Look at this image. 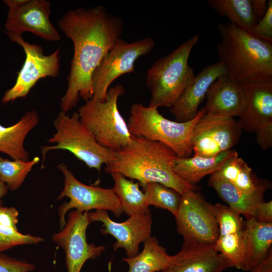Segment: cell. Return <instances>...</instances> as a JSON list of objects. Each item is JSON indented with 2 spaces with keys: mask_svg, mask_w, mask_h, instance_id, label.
Instances as JSON below:
<instances>
[{
  "mask_svg": "<svg viewBox=\"0 0 272 272\" xmlns=\"http://www.w3.org/2000/svg\"><path fill=\"white\" fill-rule=\"evenodd\" d=\"M58 26L74 46L67 88L60 102L61 111L66 113L77 105L80 97L86 102L92 97L93 74L120 37L123 23L99 6L70 10Z\"/></svg>",
  "mask_w": 272,
  "mask_h": 272,
  "instance_id": "obj_1",
  "label": "cell"
},
{
  "mask_svg": "<svg viewBox=\"0 0 272 272\" xmlns=\"http://www.w3.org/2000/svg\"><path fill=\"white\" fill-rule=\"evenodd\" d=\"M177 157L171 149L160 142L132 136L126 146L112 151L105 171L136 179L142 188L150 182L159 183L181 195L195 190L196 187L184 181L173 172L172 163Z\"/></svg>",
  "mask_w": 272,
  "mask_h": 272,
  "instance_id": "obj_2",
  "label": "cell"
},
{
  "mask_svg": "<svg viewBox=\"0 0 272 272\" xmlns=\"http://www.w3.org/2000/svg\"><path fill=\"white\" fill-rule=\"evenodd\" d=\"M217 51L226 74L241 84L272 81V42L255 37L230 22L217 26Z\"/></svg>",
  "mask_w": 272,
  "mask_h": 272,
  "instance_id": "obj_3",
  "label": "cell"
},
{
  "mask_svg": "<svg viewBox=\"0 0 272 272\" xmlns=\"http://www.w3.org/2000/svg\"><path fill=\"white\" fill-rule=\"evenodd\" d=\"M198 40V34L192 36L148 69L146 82L151 93L149 106L170 108L175 104L195 77L188 59Z\"/></svg>",
  "mask_w": 272,
  "mask_h": 272,
  "instance_id": "obj_4",
  "label": "cell"
},
{
  "mask_svg": "<svg viewBox=\"0 0 272 272\" xmlns=\"http://www.w3.org/2000/svg\"><path fill=\"white\" fill-rule=\"evenodd\" d=\"M201 107L195 117L184 122L172 121L161 114L156 107L135 103L131 106L127 123L132 136L160 142L180 158L191 157V139L193 128L205 114Z\"/></svg>",
  "mask_w": 272,
  "mask_h": 272,
  "instance_id": "obj_5",
  "label": "cell"
},
{
  "mask_svg": "<svg viewBox=\"0 0 272 272\" xmlns=\"http://www.w3.org/2000/svg\"><path fill=\"white\" fill-rule=\"evenodd\" d=\"M124 92L122 85H116L109 88L104 101L92 97L81 105L77 112L80 122L92 133L96 141L112 151L126 146L132 137L118 109V99Z\"/></svg>",
  "mask_w": 272,
  "mask_h": 272,
  "instance_id": "obj_6",
  "label": "cell"
},
{
  "mask_svg": "<svg viewBox=\"0 0 272 272\" xmlns=\"http://www.w3.org/2000/svg\"><path fill=\"white\" fill-rule=\"evenodd\" d=\"M56 132L47 141L54 146L41 148L43 162L49 151L66 150L72 153L88 167L101 171L112 157V151L101 146L92 133L80 122L77 112L71 116L60 111L53 120Z\"/></svg>",
  "mask_w": 272,
  "mask_h": 272,
  "instance_id": "obj_7",
  "label": "cell"
},
{
  "mask_svg": "<svg viewBox=\"0 0 272 272\" xmlns=\"http://www.w3.org/2000/svg\"><path fill=\"white\" fill-rule=\"evenodd\" d=\"M155 45L149 37L131 42L119 38L93 74L92 98L104 101L111 84L121 75L133 72L136 60L150 53Z\"/></svg>",
  "mask_w": 272,
  "mask_h": 272,
  "instance_id": "obj_8",
  "label": "cell"
},
{
  "mask_svg": "<svg viewBox=\"0 0 272 272\" xmlns=\"http://www.w3.org/2000/svg\"><path fill=\"white\" fill-rule=\"evenodd\" d=\"M195 190H189L181 195L174 215L177 231L185 243L215 245L219 225L214 205Z\"/></svg>",
  "mask_w": 272,
  "mask_h": 272,
  "instance_id": "obj_9",
  "label": "cell"
},
{
  "mask_svg": "<svg viewBox=\"0 0 272 272\" xmlns=\"http://www.w3.org/2000/svg\"><path fill=\"white\" fill-rule=\"evenodd\" d=\"M6 33L11 41L23 48L26 57L15 85L5 93L2 99L3 104L26 97L38 80L47 77L55 78L59 76L60 71L59 48L45 55L41 46L29 43L22 36Z\"/></svg>",
  "mask_w": 272,
  "mask_h": 272,
  "instance_id": "obj_10",
  "label": "cell"
},
{
  "mask_svg": "<svg viewBox=\"0 0 272 272\" xmlns=\"http://www.w3.org/2000/svg\"><path fill=\"white\" fill-rule=\"evenodd\" d=\"M57 168L64 177L63 189L57 199H61L64 197L70 199L69 202H65L58 209L61 228L66 222V214L73 209L82 212H88L91 210H108L117 218L123 213L120 202L112 188L89 186L82 183L63 163L59 164Z\"/></svg>",
  "mask_w": 272,
  "mask_h": 272,
  "instance_id": "obj_11",
  "label": "cell"
},
{
  "mask_svg": "<svg viewBox=\"0 0 272 272\" xmlns=\"http://www.w3.org/2000/svg\"><path fill=\"white\" fill-rule=\"evenodd\" d=\"M8 7L6 32L22 36L30 32L46 40L56 41L60 35L49 19L50 3L46 0H5Z\"/></svg>",
  "mask_w": 272,
  "mask_h": 272,
  "instance_id": "obj_12",
  "label": "cell"
},
{
  "mask_svg": "<svg viewBox=\"0 0 272 272\" xmlns=\"http://www.w3.org/2000/svg\"><path fill=\"white\" fill-rule=\"evenodd\" d=\"M242 129L231 117L205 113L195 125L191 139L193 156L212 157L231 149L238 142Z\"/></svg>",
  "mask_w": 272,
  "mask_h": 272,
  "instance_id": "obj_13",
  "label": "cell"
},
{
  "mask_svg": "<svg viewBox=\"0 0 272 272\" xmlns=\"http://www.w3.org/2000/svg\"><path fill=\"white\" fill-rule=\"evenodd\" d=\"M91 222L88 212L74 210L69 214L62 229L52 237L65 252L67 272H80L88 259L96 258L105 249L104 245L87 242L86 232Z\"/></svg>",
  "mask_w": 272,
  "mask_h": 272,
  "instance_id": "obj_14",
  "label": "cell"
},
{
  "mask_svg": "<svg viewBox=\"0 0 272 272\" xmlns=\"http://www.w3.org/2000/svg\"><path fill=\"white\" fill-rule=\"evenodd\" d=\"M219 225L215 248L229 266L246 270L245 263V222L241 214L229 206L214 205Z\"/></svg>",
  "mask_w": 272,
  "mask_h": 272,
  "instance_id": "obj_15",
  "label": "cell"
},
{
  "mask_svg": "<svg viewBox=\"0 0 272 272\" xmlns=\"http://www.w3.org/2000/svg\"><path fill=\"white\" fill-rule=\"evenodd\" d=\"M91 222L99 221L104 228L103 234H110L116 239L113 249L124 248L128 257L139 253V245L151 237L153 223L150 212L129 216L126 221L118 223L112 220L106 210H96L88 213Z\"/></svg>",
  "mask_w": 272,
  "mask_h": 272,
  "instance_id": "obj_16",
  "label": "cell"
},
{
  "mask_svg": "<svg viewBox=\"0 0 272 272\" xmlns=\"http://www.w3.org/2000/svg\"><path fill=\"white\" fill-rule=\"evenodd\" d=\"M224 74H226V70L224 64L219 61L206 66L195 75L175 104L169 109L175 121L184 122L195 117L198 112V107L206 97L211 85Z\"/></svg>",
  "mask_w": 272,
  "mask_h": 272,
  "instance_id": "obj_17",
  "label": "cell"
},
{
  "mask_svg": "<svg viewBox=\"0 0 272 272\" xmlns=\"http://www.w3.org/2000/svg\"><path fill=\"white\" fill-rule=\"evenodd\" d=\"M207 101L203 107L205 113L214 116L240 117L245 108L243 87L226 74L217 79L209 88Z\"/></svg>",
  "mask_w": 272,
  "mask_h": 272,
  "instance_id": "obj_18",
  "label": "cell"
},
{
  "mask_svg": "<svg viewBox=\"0 0 272 272\" xmlns=\"http://www.w3.org/2000/svg\"><path fill=\"white\" fill-rule=\"evenodd\" d=\"M229 266L215 245L184 242L181 250L172 256L161 272H222Z\"/></svg>",
  "mask_w": 272,
  "mask_h": 272,
  "instance_id": "obj_19",
  "label": "cell"
},
{
  "mask_svg": "<svg viewBox=\"0 0 272 272\" xmlns=\"http://www.w3.org/2000/svg\"><path fill=\"white\" fill-rule=\"evenodd\" d=\"M245 106L238 121L243 130L254 133L272 123V81L242 84Z\"/></svg>",
  "mask_w": 272,
  "mask_h": 272,
  "instance_id": "obj_20",
  "label": "cell"
},
{
  "mask_svg": "<svg viewBox=\"0 0 272 272\" xmlns=\"http://www.w3.org/2000/svg\"><path fill=\"white\" fill-rule=\"evenodd\" d=\"M245 263L250 272H272V222H245Z\"/></svg>",
  "mask_w": 272,
  "mask_h": 272,
  "instance_id": "obj_21",
  "label": "cell"
},
{
  "mask_svg": "<svg viewBox=\"0 0 272 272\" xmlns=\"http://www.w3.org/2000/svg\"><path fill=\"white\" fill-rule=\"evenodd\" d=\"M237 152L230 150L212 157H177L173 161V172L188 184L195 185L204 176L218 172L225 162Z\"/></svg>",
  "mask_w": 272,
  "mask_h": 272,
  "instance_id": "obj_22",
  "label": "cell"
},
{
  "mask_svg": "<svg viewBox=\"0 0 272 272\" xmlns=\"http://www.w3.org/2000/svg\"><path fill=\"white\" fill-rule=\"evenodd\" d=\"M36 110L27 112L15 124L5 127L0 124V152L13 160H29V156L24 148V141L28 133L39 123Z\"/></svg>",
  "mask_w": 272,
  "mask_h": 272,
  "instance_id": "obj_23",
  "label": "cell"
},
{
  "mask_svg": "<svg viewBox=\"0 0 272 272\" xmlns=\"http://www.w3.org/2000/svg\"><path fill=\"white\" fill-rule=\"evenodd\" d=\"M208 183L229 207L243 215L246 219L254 218L257 207L263 201V194L267 188H263L252 194L245 193L217 172L211 174Z\"/></svg>",
  "mask_w": 272,
  "mask_h": 272,
  "instance_id": "obj_24",
  "label": "cell"
},
{
  "mask_svg": "<svg viewBox=\"0 0 272 272\" xmlns=\"http://www.w3.org/2000/svg\"><path fill=\"white\" fill-rule=\"evenodd\" d=\"M142 251L132 257L123 258L129 265L128 272H156L165 269L172 256L159 245L157 239L150 237L144 242Z\"/></svg>",
  "mask_w": 272,
  "mask_h": 272,
  "instance_id": "obj_25",
  "label": "cell"
},
{
  "mask_svg": "<svg viewBox=\"0 0 272 272\" xmlns=\"http://www.w3.org/2000/svg\"><path fill=\"white\" fill-rule=\"evenodd\" d=\"M114 182L112 188L117 197L123 213L127 216L149 212L145 194L139 188L138 182H134L119 173L111 174Z\"/></svg>",
  "mask_w": 272,
  "mask_h": 272,
  "instance_id": "obj_26",
  "label": "cell"
},
{
  "mask_svg": "<svg viewBox=\"0 0 272 272\" xmlns=\"http://www.w3.org/2000/svg\"><path fill=\"white\" fill-rule=\"evenodd\" d=\"M217 172L245 193L252 194L267 187L266 183H259L255 180L252 169L238 157V153L229 158Z\"/></svg>",
  "mask_w": 272,
  "mask_h": 272,
  "instance_id": "obj_27",
  "label": "cell"
},
{
  "mask_svg": "<svg viewBox=\"0 0 272 272\" xmlns=\"http://www.w3.org/2000/svg\"><path fill=\"white\" fill-rule=\"evenodd\" d=\"M209 6L231 23L249 33L259 20L254 13L251 0H208Z\"/></svg>",
  "mask_w": 272,
  "mask_h": 272,
  "instance_id": "obj_28",
  "label": "cell"
},
{
  "mask_svg": "<svg viewBox=\"0 0 272 272\" xmlns=\"http://www.w3.org/2000/svg\"><path fill=\"white\" fill-rule=\"evenodd\" d=\"M39 161L38 157L28 161H11L0 157V181L6 184L11 190L18 189L33 167Z\"/></svg>",
  "mask_w": 272,
  "mask_h": 272,
  "instance_id": "obj_29",
  "label": "cell"
},
{
  "mask_svg": "<svg viewBox=\"0 0 272 272\" xmlns=\"http://www.w3.org/2000/svg\"><path fill=\"white\" fill-rule=\"evenodd\" d=\"M143 188L149 206L166 209L175 214L181 199L177 191L157 182L148 183Z\"/></svg>",
  "mask_w": 272,
  "mask_h": 272,
  "instance_id": "obj_30",
  "label": "cell"
},
{
  "mask_svg": "<svg viewBox=\"0 0 272 272\" xmlns=\"http://www.w3.org/2000/svg\"><path fill=\"white\" fill-rule=\"evenodd\" d=\"M0 237L15 246L24 244H37L43 241V239L29 234L20 233L18 229L12 227L0 225Z\"/></svg>",
  "mask_w": 272,
  "mask_h": 272,
  "instance_id": "obj_31",
  "label": "cell"
},
{
  "mask_svg": "<svg viewBox=\"0 0 272 272\" xmlns=\"http://www.w3.org/2000/svg\"><path fill=\"white\" fill-rule=\"evenodd\" d=\"M267 9L264 16L249 33L253 36L272 42V1L267 2Z\"/></svg>",
  "mask_w": 272,
  "mask_h": 272,
  "instance_id": "obj_32",
  "label": "cell"
},
{
  "mask_svg": "<svg viewBox=\"0 0 272 272\" xmlns=\"http://www.w3.org/2000/svg\"><path fill=\"white\" fill-rule=\"evenodd\" d=\"M34 269L33 264L0 253V272H29Z\"/></svg>",
  "mask_w": 272,
  "mask_h": 272,
  "instance_id": "obj_33",
  "label": "cell"
},
{
  "mask_svg": "<svg viewBox=\"0 0 272 272\" xmlns=\"http://www.w3.org/2000/svg\"><path fill=\"white\" fill-rule=\"evenodd\" d=\"M257 144L263 150L272 147V123L258 128L255 131Z\"/></svg>",
  "mask_w": 272,
  "mask_h": 272,
  "instance_id": "obj_34",
  "label": "cell"
},
{
  "mask_svg": "<svg viewBox=\"0 0 272 272\" xmlns=\"http://www.w3.org/2000/svg\"><path fill=\"white\" fill-rule=\"evenodd\" d=\"M19 212L14 207H4L0 200V225L17 229Z\"/></svg>",
  "mask_w": 272,
  "mask_h": 272,
  "instance_id": "obj_35",
  "label": "cell"
},
{
  "mask_svg": "<svg viewBox=\"0 0 272 272\" xmlns=\"http://www.w3.org/2000/svg\"><path fill=\"white\" fill-rule=\"evenodd\" d=\"M258 222L263 223L272 222V201L259 203L257 207L254 218Z\"/></svg>",
  "mask_w": 272,
  "mask_h": 272,
  "instance_id": "obj_36",
  "label": "cell"
},
{
  "mask_svg": "<svg viewBox=\"0 0 272 272\" xmlns=\"http://www.w3.org/2000/svg\"><path fill=\"white\" fill-rule=\"evenodd\" d=\"M251 3L254 13L259 20L266 13L267 2L265 0H251Z\"/></svg>",
  "mask_w": 272,
  "mask_h": 272,
  "instance_id": "obj_37",
  "label": "cell"
},
{
  "mask_svg": "<svg viewBox=\"0 0 272 272\" xmlns=\"http://www.w3.org/2000/svg\"><path fill=\"white\" fill-rule=\"evenodd\" d=\"M14 246L13 244L6 241L0 237V253L11 249Z\"/></svg>",
  "mask_w": 272,
  "mask_h": 272,
  "instance_id": "obj_38",
  "label": "cell"
},
{
  "mask_svg": "<svg viewBox=\"0 0 272 272\" xmlns=\"http://www.w3.org/2000/svg\"><path fill=\"white\" fill-rule=\"evenodd\" d=\"M8 190L9 188L7 185L0 181V200L3 197L7 194Z\"/></svg>",
  "mask_w": 272,
  "mask_h": 272,
  "instance_id": "obj_39",
  "label": "cell"
}]
</instances>
